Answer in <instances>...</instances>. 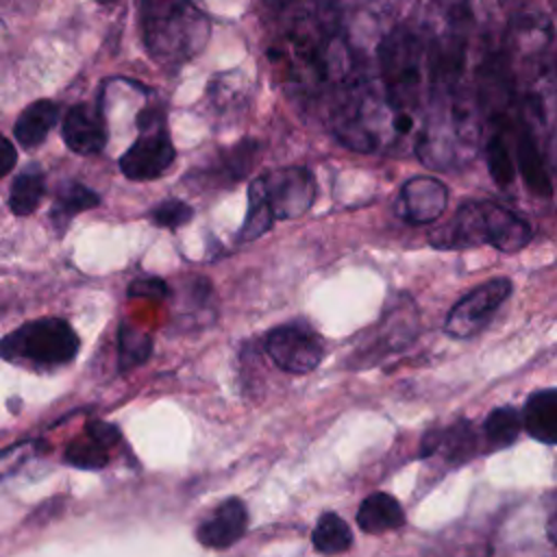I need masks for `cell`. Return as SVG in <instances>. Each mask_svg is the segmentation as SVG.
<instances>
[{
  "label": "cell",
  "instance_id": "603a6c76",
  "mask_svg": "<svg viewBox=\"0 0 557 557\" xmlns=\"http://www.w3.org/2000/svg\"><path fill=\"white\" fill-rule=\"evenodd\" d=\"M522 431V413L516 407H496L483 422V435L490 450H503L511 446Z\"/></svg>",
  "mask_w": 557,
  "mask_h": 557
},
{
  "label": "cell",
  "instance_id": "8fae6325",
  "mask_svg": "<svg viewBox=\"0 0 557 557\" xmlns=\"http://www.w3.org/2000/svg\"><path fill=\"white\" fill-rule=\"evenodd\" d=\"M248 529V509L239 498L222 500L196 529V540L207 548H228Z\"/></svg>",
  "mask_w": 557,
  "mask_h": 557
},
{
  "label": "cell",
  "instance_id": "d6986e66",
  "mask_svg": "<svg viewBox=\"0 0 557 557\" xmlns=\"http://www.w3.org/2000/svg\"><path fill=\"white\" fill-rule=\"evenodd\" d=\"M274 222V213L265 194V181L263 176L252 178V183L248 185V211L244 218V224L237 233V242H252L257 237H261L263 233L270 231Z\"/></svg>",
  "mask_w": 557,
  "mask_h": 557
},
{
  "label": "cell",
  "instance_id": "44dd1931",
  "mask_svg": "<svg viewBox=\"0 0 557 557\" xmlns=\"http://www.w3.org/2000/svg\"><path fill=\"white\" fill-rule=\"evenodd\" d=\"M311 542H313V548L322 555H339L350 550L352 529L342 516L326 511L318 518L315 529L311 533Z\"/></svg>",
  "mask_w": 557,
  "mask_h": 557
},
{
  "label": "cell",
  "instance_id": "7402d4cb",
  "mask_svg": "<svg viewBox=\"0 0 557 557\" xmlns=\"http://www.w3.org/2000/svg\"><path fill=\"white\" fill-rule=\"evenodd\" d=\"M44 194H46L44 172L37 165H28L15 176L11 185L9 207L15 215H30L39 207Z\"/></svg>",
  "mask_w": 557,
  "mask_h": 557
},
{
  "label": "cell",
  "instance_id": "9c48e42d",
  "mask_svg": "<svg viewBox=\"0 0 557 557\" xmlns=\"http://www.w3.org/2000/svg\"><path fill=\"white\" fill-rule=\"evenodd\" d=\"M416 329H418V311H416L413 302L411 300L394 302L392 311H385L379 326L374 329L376 333L372 335V342L361 348L363 361H368V363L376 361V359L398 350L400 346L409 344L416 335Z\"/></svg>",
  "mask_w": 557,
  "mask_h": 557
},
{
  "label": "cell",
  "instance_id": "52a82bcc",
  "mask_svg": "<svg viewBox=\"0 0 557 557\" xmlns=\"http://www.w3.org/2000/svg\"><path fill=\"white\" fill-rule=\"evenodd\" d=\"M263 181L274 220L300 218L315 200V178L307 168H283Z\"/></svg>",
  "mask_w": 557,
  "mask_h": 557
},
{
  "label": "cell",
  "instance_id": "d4e9b609",
  "mask_svg": "<svg viewBox=\"0 0 557 557\" xmlns=\"http://www.w3.org/2000/svg\"><path fill=\"white\" fill-rule=\"evenodd\" d=\"M152 355V337L131 322H122L117 331V368L128 372L148 361Z\"/></svg>",
  "mask_w": 557,
  "mask_h": 557
},
{
  "label": "cell",
  "instance_id": "e0dca14e",
  "mask_svg": "<svg viewBox=\"0 0 557 557\" xmlns=\"http://www.w3.org/2000/svg\"><path fill=\"white\" fill-rule=\"evenodd\" d=\"M57 120H59V104L54 100H48V98L35 100L17 115L13 135L20 141V146L35 148L48 137Z\"/></svg>",
  "mask_w": 557,
  "mask_h": 557
},
{
  "label": "cell",
  "instance_id": "5bb4252c",
  "mask_svg": "<svg viewBox=\"0 0 557 557\" xmlns=\"http://www.w3.org/2000/svg\"><path fill=\"white\" fill-rule=\"evenodd\" d=\"M483 211L487 224V244H492L500 252H518L531 242V224L513 211L492 200H483Z\"/></svg>",
  "mask_w": 557,
  "mask_h": 557
},
{
  "label": "cell",
  "instance_id": "3957f363",
  "mask_svg": "<svg viewBox=\"0 0 557 557\" xmlns=\"http://www.w3.org/2000/svg\"><path fill=\"white\" fill-rule=\"evenodd\" d=\"M78 352V335L61 318L30 320L0 339V357L35 368L70 363Z\"/></svg>",
  "mask_w": 557,
  "mask_h": 557
},
{
  "label": "cell",
  "instance_id": "484cf974",
  "mask_svg": "<svg viewBox=\"0 0 557 557\" xmlns=\"http://www.w3.org/2000/svg\"><path fill=\"white\" fill-rule=\"evenodd\" d=\"M107 446H102L100 442H96L94 437L85 435L81 440H74L67 448H65V463L74 466V468H83V470H100L109 463V455H107Z\"/></svg>",
  "mask_w": 557,
  "mask_h": 557
},
{
  "label": "cell",
  "instance_id": "83f0119b",
  "mask_svg": "<svg viewBox=\"0 0 557 557\" xmlns=\"http://www.w3.org/2000/svg\"><path fill=\"white\" fill-rule=\"evenodd\" d=\"M191 218L194 209L178 198H168L150 209V220L161 228H178L187 224Z\"/></svg>",
  "mask_w": 557,
  "mask_h": 557
},
{
  "label": "cell",
  "instance_id": "ffe728a7",
  "mask_svg": "<svg viewBox=\"0 0 557 557\" xmlns=\"http://www.w3.org/2000/svg\"><path fill=\"white\" fill-rule=\"evenodd\" d=\"M516 161L527 187L537 196H550V181L533 137L522 131L516 139Z\"/></svg>",
  "mask_w": 557,
  "mask_h": 557
},
{
  "label": "cell",
  "instance_id": "8992f818",
  "mask_svg": "<svg viewBox=\"0 0 557 557\" xmlns=\"http://www.w3.org/2000/svg\"><path fill=\"white\" fill-rule=\"evenodd\" d=\"M268 357L285 372L307 374L315 370L324 357L320 337L302 324H283L272 329L263 339Z\"/></svg>",
  "mask_w": 557,
  "mask_h": 557
},
{
  "label": "cell",
  "instance_id": "1f68e13d",
  "mask_svg": "<svg viewBox=\"0 0 557 557\" xmlns=\"http://www.w3.org/2000/svg\"><path fill=\"white\" fill-rule=\"evenodd\" d=\"M546 533L550 537L553 544H557V500L553 503V509L548 513V522H546Z\"/></svg>",
  "mask_w": 557,
  "mask_h": 557
},
{
  "label": "cell",
  "instance_id": "5b68a950",
  "mask_svg": "<svg viewBox=\"0 0 557 557\" xmlns=\"http://www.w3.org/2000/svg\"><path fill=\"white\" fill-rule=\"evenodd\" d=\"M511 289L513 285L505 276L481 283L461 300H457V305L448 311L444 331L455 339H466L476 335L492 322L496 311L511 296Z\"/></svg>",
  "mask_w": 557,
  "mask_h": 557
},
{
  "label": "cell",
  "instance_id": "9a60e30c",
  "mask_svg": "<svg viewBox=\"0 0 557 557\" xmlns=\"http://www.w3.org/2000/svg\"><path fill=\"white\" fill-rule=\"evenodd\" d=\"M522 429L542 444H557V387L537 389L527 398Z\"/></svg>",
  "mask_w": 557,
  "mask_h": 557
},
{
  "label": "cell",
  "instance_id": "cb8c5ba5",
  "mask_svg": "<svg viewBox=\"0 0 557 557\" xmlns=\"http://www.w3.org/2000/svg\"><path fill=\"white\" fill-rule=\"evenodd\" d=\"M96 205H100V196L91 187L81 185L76 181H65L57 187L52 218L57 224H65L81 211L94 209Z\"/></svg>",
  "mask_w": 557,
  "mask_h": 557
},
{
  "label": "cell",
  "instance_id": "ac0fdd59",
  "mask_svg": "<svg viewBox=\"0 0 557 557\" xmlns=\"http://www.w3.org/2000/svg\"><path fill=\"white\" fill-rule=\"evenodd\" d=\"M259 144L255 139H244L237 146L224 150L218 161L207 170V178L213 181V185H233L246 176V172L257 161Z\"/></svg>",
  "mask_w": 557,
  "mask_h": 557
},
{
  "label": "cell",
  "instance_id": "4fadbf2b",
  "mask_svg": "<svg viewBox=\"0 0 557 557\" xmlns=\"http://www.w3.org/2000/svg\"><path fill=\"white\" fill-rule=\"evenodd\" d=\"M63 141L78 154H96L107 146V126L100 111L81 102L70 107L61 124Z\"/></svg>",
  "mask_w": 557,
  "mask_h": 557
},
{
  "label": "cell",
  "instance_id": "30bf717a",
  "mask_svg": "<svg viewBox=\"0 0 557 557\" xmlns=\"http://www.w3.org/2000/svg\"><path fill=\"white\" fill-rule=\"evenodd\" d=\"M429 242L435 248H444V250H457V248L487 244V224H485L483 200L463 202L442 228L431 231Z\"/></svg>",
  "mask_w": 557,
  "mask_h": 557
},
{
  "label": "cell",
  "instance_id": "2e32d148",
  "mask_svg": "<svg viewBox=\"0 0 557 557\" xmlns=\"http://www.w3.org/2000/svg\"><path fill=\"white\" fill-rule=\"evenodd\" d=\"M405 524V511L400 503L387 492H374L366 496L357 509V527L363 533L381 535L385 531L400 529Z\"/></svg>",
  "mask_w": 557,
  "mask_h": 557
},
{
  "label": "cell",
  "instance_id": "7a4b0ae2",
  "mask_svg": "<svg viewBox=\"0 0 557 557\" xmlns=\"http://www.w3.org/2000/svg\"><path fill=\"white\" fill-rule=\"evenodd\" d=\"M381 89L396 111L416 113L424 89L426 50L422 39L407 26L389 28L376 44Z\"/></svg>",
  "mask_w": 557,
  "mask_h": 557
},
{
  "label": "cell",
  "instance_id": "7c38bea8",
  "mask_svg": "<svg viewBox=\"0 0 557 557\" xmlns=\"http://www.w3.org/2000/svg\"><path fill=\"white\" fill-rule=\"evenodd\" d=\"M479 435L468 420H457L448 426L429 431L422 437L420 457H440L446 466L466 463L476 453Z\"/></svg>",
  "mask_w": 557,
  "mask_h": 557
},
{
  "label": "cell",
  "instance_id": "6da1fadb",
  "mask_svg": "<svg viewBox=\"0 0 557 557\" xmlns=\"http://www.w3.org/2000/svg\"><path fill=\"white\" fill-rule=\"evenodd\" d=\"M139 30L159 63H185L209 39V20L191 0H139Z\"/></svg>",
  "mask_w": 557,
  "mask_h": 557
},
{
  "label": "cell",
  "instance_id": "4dcf8cb0",
  "mask_svg": "<svg viewBox=\"0 0 557 557\" xmlns=\"http://www.w3.org/2000/svg\"><path fill=\"white\" fill-rule=\"evenodd\" d=\"M17 163V152H15V146L4 137L0 135V178L7 176Z\"/></svg>",
  "mask_w": 557,
  "mask_h": 557
},
{
  "label": "cell",
  "instance_id": "f1b7e54d",
  "mask_svg": "<svg viewBox=\"0 0 557 557\" xmlns=\"http://www.w3.org/2000/svg\"><path fill=\"white\" fill-rule=\"evenodd\" d=\"M128 298H148V300H163L170 294V287L163 278L159 276H146V278H135L128 289Z\"/></svg>",
  "mask_w": 557,
  "mask_h": 557
},
{
  "label": "cell",
  "instance_id": "ba28073f",
  "mask_svg": "<svg viewBox=\"0 0 557 557\" xmlns=\"http://www.w3.org/2000/svg\"><path fill=\"white\" fill-rule=\"evenodd\" d=\"M448 205V187L429 174L409 178L398 196L396 211L411 224L435 222Z\"/></svg>",
  "mask_w": 557,
  "mask_h": 557
},
{
  "label": "cell",
  "instance_id": "277c9868",
  "mask_svg": "<svg viewBox=\"0 0 557 557\" xmlns=\"http://www.w3.org/2000/svg\"><path fill=\"white\" fill-rule=\"evenodd\" d=\"M139 137L122 154L120 170L131 181H152L161 176L176 157L163 115L157 109H146L137 115Z\"/></svg>",
  "mask_w": 557,
  "mask_h": 557
},
{
  "label": "cell",
  "instance_id": "4316f807",
  "mask_svg": "<svg viewBox=\"0 0 557 557\" xmlns=\"http://www.w3.org/2000/svg\"><path fill=\"white\" fill-rule=\"evenodd\" d=\"M487 168H490V174L496 185H500V187L511 185V181L516 176V168H513L509 146L505 144L500 133L494 135L487 144Z\"/></svg>",
  "mask_w": 557,
  "mask_h": 557
},
{
  "label": "cell",
  "instance_id": "f546056e",
  "mask_svg": "<svg viewBox=\"0 0 557 557\" xmlns=\"http://www.w3.org/2000/svg\"><path fill=\"white\" fill-rule=\"evenodd\" d=\"M85 431H87L89 437H94L96 442H100V444L107 446V448H111L113 444L120 442V431H117V426H113V424H109V422H104V420H89L87 426H85Z\"/></svg>",
  "mask_w": 557,
  "mask_h": 557
},
{
  "label": "cell",
  "instance_id": "d6a6232c",
  "mask_svg": "<svg viewBox=\"0 0 557 557\" xmlns=\"http://www.w3.org/2000/svg\"><path fill=\"white\" fill-rule=\"evenodd\" d=\"M524 0H498V4L503 7V9H516V7H520Z\"/></svg>",
  "mask_w": 557,
  "mask_h": 557
}]
</instances>
